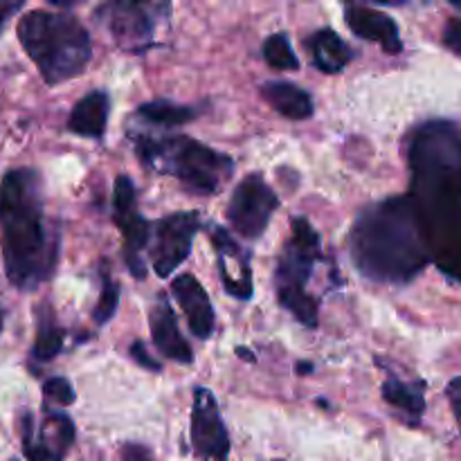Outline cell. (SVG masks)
Wrapping results in <instances>:
<instances>
[{
  "mask_svg": "<svg viewBox=\"0 0 461 461\" xmlns=\"http://www.w3.org/2000/svg\"><path fill=\"white\" fill-rule=\"evenodd\" d=\"M169 5L162 3H115L99 5L93 18L102 30L108 32L113 43L124 52L142 54L156 43V30L160 18L169 14Z\"/></svg>",
  "mask_w": 461,
  "mask_h": 461,
  "instance_id": "cell-7",
  "label": "cell"
},
{
  "mask_svg": "<svg viewBox=\"0 0 461 461\" xmlns=\"http://www.w3.org/2000/svg\"><path fill=\"white\" fill-rule=\"evenodd\" d=\"M261 95L286 120L302 122L313 117L315 113L311 95L291 81H266V84H261Z\"/></svg>",
  "mask_w": 461,
  "mask_h": 461,
  "instance_id": "cell-21",
  "label": "cell"
},
{
  "mask_svg": "<svg viewBox=\"0 0 461 461\" xmlns=\"http://www.w3.org/2000/svg\"><path fill=\"white\" fill-rule=\"evenodd\" d=\"M381 392L385 403L403 414L408 426H419L423 412H426V383L401 381L396 374L387 372Z\"/></svg>",
  "mask_w": 461,
  "mask_h": 461,
  "instance_id": "cell-19",
  "label": "cell"
},
{
  "mask_svg": "<svg viewBox=\"0 0 461 461\" xmlns=\"http://www.w3.org/2000/svg\"><path fill=\"white\" fill-rule=\"evenodd\" d=\"M99 277H102V291H99L97 306H95L93 311V320L95 324L104 327V324L111 322L113 315L117 313V304H120V284L111 277L108 268H104L102 273H99Z\"/></svg>",
  "mask_w": 461,
  "mask_h": 461,
  "instance_id": "cell-25",
  "label": "cell"
},
{
  "mask_svg": "<svg viewBox=\"0 0 461 461\" xmlns=\"http://www.w3.org/2000/svg\"><path fill=\"white\" fill-rule=\"evenodd\" d=\"M277 461H279V459H277Z\"/></svg>",
  "mask_w": 461,
  "mask_h": 461,
  "instance_id": "cell-36",
  "label": "cell"
},
{
  "mask_svg": "<svg viewBox=\"0 0 461 461\" xmlns=\"http://www.w3.org/2000/svg\"><path fill=\"white\" fill-rule=\"evenodd\" d=\"M201 225L198 212H176L151 225V243L147 252L158 277H171L174 270L187 261Z\"/></svg>",
  "mask_w": 461,
  "mask_h": 461,
  "instance_id": "cell-9",
  "label": "cell"
},
{
  "mask_svg": "<svg viewBox=\"0 0 461 461\" xmlns=\"http://www.w3.org/2000/svg\"><path fill=\"white\" fill-rule=\"evenodd\" d=\"M237 354H239V356H243V358H246L248 363H255V356H252L250 351H246V349H237Z\"/></svg>",
  "mask_w": 461,
  "mask_h": 461,
  "instance_id": "cell-32",
  "label": "cell"
},
{
  "mask_svg": "<svg viewBox=\"0 0 461 461\" xmlns=\"http://www.w3.org/2000/svg\"><path fill=\"white\" fill-rule=\"evenodd\" d=\"M414 203L426 232L430 261L450 282L461 284V198Z\"/></svg>",
  "mask_w": 461,
  "mask_h": 461,
  "instance_id": "cell-8",
  "label": "cell"
},
{
  "mask_svg": "<svg viewBox=\"0 0 461 461\" xmlns=\"http://www.w3.org/2000/svg\"><path fill=\"white\" fill-rule=\"evenodd\" d=\"M322 261V237L306 216H293L291 237L286 239L275 270V293L293 318L306 329L318 327L320 300L309 293L315 268Z\"/></svg>",
  "mask_w": 461,
  "mask_h": 461,
  "instance_id": "cell-6",
  "label": "cell"
},
{
  "mask_svg": "<svg viewBox=\"0 0 461 461\" xmlns=\"http://www.w3.org/2000/svg\"><path fill=\"white\" fill-rule=\"evenodd\" d=\"M23 9V3H9V0H0V32H3L5 23L14 16V14Z\"/></svg>",
  "mask_w": 461,
  "mask_h": 461,
  "instance_id": "cell-31",
  "label": "cell"
},
{
  "mask_svg": "<svg viewBox=\"0 0 461 461\" xmlns=\"http://www.w3.org/2000/svg\"><path fill=\"white\" fill-rule=\"evenodd\" d=\"M351 261L363 277L403 286L430 264L426 232L410 194L372 203L356 216L349 234Z\"/></svg>",
  "mask_w": 461,
  "mask_h": 461,
  "instance_id": "cell-1",
  "label": "cell"
},
{
  "mask_svg": "<svg viewBox=\"0 0 461 461\" xmlns=\"http://www.w3.org/2000/svg\"><path fill=\"white\" fill-rule=\"evenodd\" d=\"M149 327H151L153 345H156V349L165 358L176 360L180 365L194 363V354L189 349L187 340L183 338V333H180L178 320H176V313L167 295H158L156 304H153L151 313H149Z\"/></svg>",
  "mask_w": 461,
  "mask_h": 461,
  "instance_id": "cell-17",
  "label": "cell"
},
{
  "mask_svg": "<svg viewBox=\"0 0 461 461\" xmlns=\"http://www.w3.org/2000/svg\"><path fill=\"white\" fill-rule=\"evenodd\" d=\"M16 32L48 86L79 77L93 59L90 34L72 14L34 9L18 21Z\"/></svg>",
  "mask_w": 461,
  "mask_h": 461,
  "instance_id": "cell-3",
  "label": "cell"
},
{
  "mask_svg": "<svg viewBox=\"0 0 461 461\" xmlns=\"http://www.w3.org/2000/svg\"><path fill=\"white\" fill-rule=\"evenodd\" d=\"M43 396H45V405L52 408H68V405L75 403V387L68 378L63 376H52L43 383Z\"/></svg>",
  "mask_w": 461,
  "mask_h": 461,
  "instance_id": "cell-26",
  "label": "cell"
},
{
  "mask_svg": "<svg viewBox=\"0 0 461 461\" xmlns=\"http://www.w3.org/2000/svg\"><path fill=\"white\" fill-rule=\"evenodd\" d=\"M63 340H66V331L57 324L50 304H43L36 311V338L32 347V358L36 363H50L63 351Z\"/></svg>",
  "mask_w": 461,
  "mask_h": 461,
  "instance_id": "cell-22",
  "label": "cell"
},
{
  "mask_svg": "<svg viewBox=\"0 0 461 461\" xmlns=\"http://www.w3.org/2000/svg\"><path fill=\"white\" fill-rule=\"evenodd\" d=\"M410 196L417 201L461 198V129L448 120H430L412 131L408 142Z\"/></svg>",
  "mask_w": 461,
  "mask_h": 461,
  "instance_id": "cell-5",
  "label": "cell"
},
{
  "mask_svg": "<svg viewBox=\"0 0 461 461\" xmlns=\"http://www.w3.org/2000/svg\"><path fill=\"white\" fill-rule=\"evenodd\" d=\"M306 48H309L311 59H313V66L318 70L327 72V75H336L342 72L354 59V50L347 45V41L342 39L338 32H333L331 27H324V30L313 32V34L306 39Z\"/></svg>",
  "mask_w": 461,
  "mask_h": 461,
  "instance_id": "cell-20",
  "label": "cell"
},
{
  "mask_svg": "<svg viewBox=\"0 0 461 461\" xmlns=\"http://www.w3.org/2000/svg\"><path fill=\"white\" fill-rule=\"evenodd\" d=\"M171 295L183 309L185 318H187L189 331L198 338V340H207L214 333L216 313L212 306L210 297H207L205 288L198 282L194 275H178L171 282Z\"/></svg>",
  "mask_w": 461,
  "mask_h": 461,
  "instance_id": "cell-15",
  "label": "cell"
},
{
  "mask_svg": "<svg viewBox=\"0 0 461 461\" xmlns=\"http://www.w3.org/2000/svg\"><path fill=\"white\" fill-rule=\"evenodd\" d=\"M133 149L147 169L171 176L185 189L198 196H214L232 178L234 160L189 135L153 138L147 133L131 135Z\"/></svg>",
  "mask_w": 461,
  "mask_h": 461,
  "instance_id": "cell-4",
  "label": "cell"
},
{
  "mask_svg": "<svg viewBox=\"0 0 461 461\" xmlns=\"http://www.w3.org/2000/svg\"><path fill=\"white\" fill-rule=\"evenodd\" d=\"M446 396L450 401V408H453L455 421H457L459 432H461V376L453 378V381L446 385Z\"/></svg>",
  "mask_w": 461,
  "mask_h": 461,
  "instance_id": "cell-30",
  "label": "cell"
},
{
  "mask_svg": "<svg viewBox=\"0 0 461 461\" xmlns=\"http://www.w3.org/2000/svg\"><path fill=\"white\" fill-rule=\"evenodd\" d=\"M0 333H3V309H0Z\"/></svg>",
  "mask_w": 461,
  "mask_h": 461,
  "instance_id": "cell-35",
  "label": "cell"
},
{
  "mask_svg": "<svg viewBox=\"0 0 461 461\" xmlns=\"http://www.w3.org/2000/svg\"><path fill=\"white\" fill-rule=\"evenodd\" d=\"M45 419L36 428L30 412L21 414V439L23 453L27 461H63L75 441V423L61 410L45 405Z\"/></svg>",
  "mask_w": 461,
  "mask_h": 461,
  "instance_id": "cell-12",
  "label": "cell"
},
{
  "mask_svg": "<svg viewBox=\"0 0 461 461\" xmlns=\"http://www.w3.org/2000/svg\"><path fill=\"white\" fill-rule=\"evenodd\" d=\"M122 461H153L151 450L144 444H135V441H129L120 448Z\"/></svg>",
  "mask_w": 461,
  "mask_h": 461,
  "instance_id": "cell-29",
  "label": "cell"
},
{
  "mask_svg": "<svg viewBox=\"0 0 461 461\" xmlns=\"http://www.w3.org/2000/svg\"><path fill=\"white\" fill-rule=\"evenodd\" d=\"M264 59L275 70H297L300 68V59H297L286 32H275L266 39Z\"/></svg>",
  "mask_w": 461,
  "mask_h": 461,
  "instance_id": "cell-24",
  "label": "cell"
},
{
  "mask_svg": "<svg viewBox=\"0 0 461 461\" xmlns=\"http://www.w3.org/2000/svg\"><path fill=\"white\" fill-rule=\"evenodd\" d=\"M205 228L210 232V241L216 250V264H219V275L225 293L239 302L252 300L255 284H252L250 252L223 225L207 223Z\"/></svg>",
  "mask_w": 461,
  "mask_h": 461,
  "instance_id": "cell-14",
  "label": "cell"
},
{
  "mask_svg": "<svg viewBox=\"0 0 461 461\" xmlns=\"http://www.w3.org/2000/svg\"><path fill=\"white\" fill-rule=\"evenodd\" d=\"M0 234L7 279L18 291H36L52 277L59 234L45 216L43 183L36 169L21 167L0 183Z\"/></svg>",
  "mask_w": 461,
  "mask_h": 461,
  "instance_id": "cell-2",
  "label": "cell"
},
{
  "mask_svg": "<svg viewBox=\"0 0 461 461\" xmlns=\"http://www.w3.org/2000/svg\"><path fill=\"white\" fill-rule=\"evenodd\" d=\"M108 113H111V97L104 88L93 90L72 108L70 117H68V131L81 138H90L102 142L106 135Z\"/></svg>",
  "mask_w": 461,
  "mask_h": 461,
  "instance_id": "cell-18",
  "label": "cell"
},
{
  "mask_svg": "<svg viewBox=\"0 0 461 461\" xmlns=\"http://www.w3.org/2000/svg\"><path fill=\"white\" fill-rule=\"evenodd\" d=\"M129 351H131V358H133L138 365H142L144 369H149V372H162L160 363H156V360L147 354V347H144V342L135 340L133 345H131Z\"/></svg>",
  "mask_w": 461,
  "mask_h": 461,
  "instance_id": "cell-28",
  "label": "cell"
},
{
  "mask_svg": "<svg viewBox=\"0 0 461 461\" xmlns=\"http://www.w3.org/2000/svg\"><path fill=\"white\" fill-rule=\"evenodd\" d=\"M192 446L198 461H228L230 435L221 417L219 401L207 387H194Z\"/></svg>",
  "mask_w": 461,
  "mask_h": 461,
  "instance_id": "cell-13",
  "label": "cell"
},
{
  "mask_svg": "<svg viewBox=\"0 0 461 461\" xmlns=\"http://www.w3.org/2000/svg\"><path fill=\"white\" fill-rule=\"evenodd\" d=\"M198 115L194 106H183V104L169 102V99H156L138 106L135 117L147 126H160V129H171L192 122Z\"/></svg>",
  "mask_w": 461,
  "mask_h": 461,
  "instance_id": "cell-23",
  "label": "cell"
},
{
  "mask_svg": "<svg viewBox=\"0 0 461 461\" xmlns=\"http://www.w3.org/2000/svg\"><path fill=\"white\" fill-rule=\"evenodd\" d=\"M279 210V198L261 174H250L232 192L225 216L234 232L246 241H257L268 230Z\"/></svg>",
  "mask_w": 461,
  "mask_h": 461,
  "instance_id": "cell-11",
  "label": "cell"
},
{
  "mask_svg": "<svg viewBox=\"0 0 461 461\" xmlns=\"http://www.w3.org/2000/svg\"><path fill=\"white\" fill-rule=\"evenodd\" d=\"M345 21L356 36H360L365 41H372V43H378L383 48V52H403V41H401L399 25L387 14L372 7H365V5H347Z\"/></svg>",
  "mask_w": 461,
  "mask_h": 461,
  "instance_id": "cell-16",
  "label": "cell"
},
{
  "mask_svg": "<svg viewBox=\"0 0 461 461\" xmlns=\"http://www.w3.org/2000/svg\"><path fill=\"white\" fill-rule=\"evenodd\" d=\"M444 45L461 59V18H448L444 27Z\"/></svg>",
  "mask_w": 461,
  "mask_h": 461,
  "instance_id": "cell-27",
  "label": "cell"
},
{
  "mask_svg": "<svg viewBox=\"0 0 461 461\" xmlns=\"http://www.w3.org/2000/svg\"><path fill=\"white\" fill-rule=\"evenodd\" d=\"M311 365H297V372H311Z\"/></svg>",
  "mask_w": 461,
  "mask_h": 461,
  "instance_id": "cell-33",
  "label": "cell"
},
{
  "mask_svg": "<svg viewBox=\"0 0 461 461\" xmlns=\"http://www.w3.org/2000/svg\"><path fill=\"white\" fill-rule=\"evenodd\" d=\"M113 221L124 237V261L135 279L147 277L144 255L151 243V225L138 210V192L129 176H117L113 189Z\"/></svg>",
  "mask_w": 461,
  "mask_h": 461,
  "instance_id": "cell-10",
  "label": "cell"
},
{
  "mask_svg": "<svg viewBox=\"0 0 461 461\" xmlns=\"http://www.w3.org/2000/svg\"><path fill=\"white\" fill-rule=\"evenodd\" d=\"M453 7L457 9V12H461V0H453Z\"/></svg>",
  "mask_w": 461,
  "mask_h": 461,
  "instance_id": "cell-34",
  "label": "cell"
}]
</instances>
